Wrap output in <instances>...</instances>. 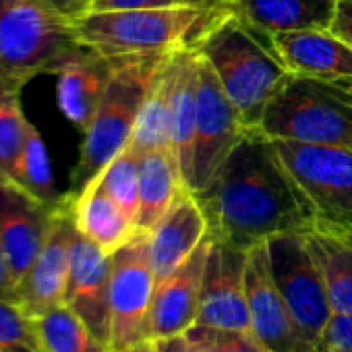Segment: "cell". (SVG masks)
Returning <instances> with one entry per match:
<instances>
[{
    "instance_id": "1",
    "label": "cell",
    "mask_w": 352,
    "mask_h": 352,
    "mask_svg": "<svg viewBox=\"0 0 352 352\" xmlns=\"http://www.w3.org/2000/svg\"><path fill=\"white\" fill-rule=\"evenodd\" d=\"M193 195L206 214L208 236L234 249L249 251L317 226L311 204L261 129H247L210 187Z\"/></svg>"
},
{
    "instance_id": "2",
    "label": "cell",
    "mask_w": 352,
    "mask_h": 352,
    "mask_svg": "<svg viewBox=\"0 0 352 352\" xmlns=\"http://www.w3.org/2000/svg\"><path fill=\"white\" fill-rule=\"evenodd\" d=\"M195 50L216 71L243 124L259 129L270 102L290 77L272 38L230 11Z\"/></svg>"
},
{
    "instance_id": "3",
    "label": "cell",
    "mask_w": 352,
    "mask_h": 352,
    "mask_svg": "<svg viewBox=\"0 0 352 352\" xmlns=\"http://www.w3.org/2000/svg\"><path fill=\"white\" fill-rule=\"evenodd\" d=\"M230 11L183 5L160 9L94 11L73 21L77 42L106 56H147L195 50Z\"/></svg>"
},
{
    "instance_id": "4",
    "label": "cell",
    "mask_w": 352,
    "mask_h": 352,
    "mask_svg": "<svg viewBox=\"0 0 352 352\" xmlns=\"http://www.w3.org/2000/svg\"><path fill=\"white\" fill-rule=\"evenodd\" d=\"M172 54L122 56L106 94L83 133L79 162L73 170V195H79L96 176L129 145L141 106Z\"/></svg>"
},
{
    "instance_id": "5",
    "label": "cell",
    "mask_w": 352,
    "mask_h": 352,
    "mask_svg": "<svg viewBox=\"0 0 352 352\" xmlns=\"http://www.w3.org/2000/svg\"><path fill=\"white\" fill-rule=\"evenodd\" d=\"M73 21L50 0H0V79L23 89L52 75L77 46Z\"/></svg>"
},
{
    "instance_id": "6",
    "label": "cell",
    "mask_w": 352,
    "mask_h": 352,
    "mask_svg": "<svg viewBox=\"0 0 352 352\" xmlns=\"http://www.w3.org/2000/svg\"><path fill=\"white\" fill-rule=\"evenodd\" d=\"M259 129L270 139L352 147V89L290 73Z\"/></svg>"
},
{
    "instance_id": "7",
    "label": "cell",
    "mask_w": 352,
    "mask_h": 352,
    "mask_svg": "<svg viewBox=\"0 0 352 352\" xmlns=\"http://www.w3.org/2000/svg\"><path fill=\"white\" fill-rule=\"evenodd\" d=\"M323 230L352 236V147L274 139Z\"/></svg>"
},
{
    "instance_id": "8",
    "label": "cell",
    "mask_w": 352,
    "mask_h": 352,
    "mask_svg": "<svg viewBox=\"0 0 352 352\" xmlns=\"http://www.w3.org/2000/svg\"><path fill=\"white\" fill-rule=\"evenodd\" d=\"M267 255L274 282L292 315L302 352H311L333 311L321 270L309 249L307 232L270 239Z\"/></svg>"
},
{
    "instance_id": "9",
    "label": "cell",
    "mask_w": 352,
    "mask_h": 352,
    "mask_svg": "<svg viewBox=\"0 0 352 352\" xmlns=\"http://www.w3.org/2000/svg\"><path fill=\"white\" fill-rule=\"evenodd\" d=\"M157 280L149 259L147 232H137L112 253L110 352L147 340V319Z\"/></svg>"
},
{
    "instance_id": "10",
    "label": "cell",
    "mask_w": 352,
    "mask_h": 352,
    "mask_svg": "<svg viewBox=\"0 0 352 352\" xmlns=\"http://www.w3.org/2000/svg\"><path fill=\"white\" fill-rule=\"evenodd\" d=\"M245 133L247 126L228 100L216 71L199 54L193 174L189 185L191 193H199L210 187Z\"/></svg>"
},
{
    "instance_id": "11",
    "label": "cell",
    "mask_w": 352,
    "mask_h": 352,
    "mask_svg": "<svg viewBox=\"0 0 352 352\" xmlns=\"http://www.w3.org/2000/svg\"><path fill=\"white\" fill-rule=\"evenodd\" d=\"M60 208L46 206L17 183L0 179V247L15 288L42 251Z\"/></svg>"
},
{
    "instance_id": "12",
    "label": "cell",
    "mask_w": 352,
    "mask_h": 352,
    "mask_svg": "<svg viewBox=\"0 0 352 352\" xmlns=\"http://www.w3.org/2000/svg\"><path fill=\"white\" fill-rule=\"evenodd\" d=\"M245 267L247 251L212 241L204 272L199 315L195 325L251 331L245 290Z\"/></svg>"
},
{
    "instance_id": "13",
    "label": "cell",
    "mask_w": 352,
    "mask_h": 352,
    "mask_svg": "<svg viewBox=\"0 0 352 352\" xmlns=\"http://www.w3.org/2000/svg\"><path fill=\"white\" fill-rule=\"evenodd\" d=\"M245 290L251 331L263 348L267 352H302L296 325L270 270L267 243L247 251Z\"/></svg>"
},
{
    "instance_id": "14",
    "label": "cell",
    "mask_w": 352,
    "mask_h": 352,
    "mask_svg": "<svg viewBox=\"0 0 352 352\" xmlns=\"http://www.w3.org/2000/svg\"><path fill=\"white\" fill-rule=\"evenodd\" d=\"M75 232L77 226L73 220L71 193V199L56 212L42 251L17 288V302L25 309L28 315H38L65 302Z\"/></svg>"
},
{
    "instance_id": "15",
    "label": "cell",
    "mask_w": 352,
    "mask_h": 352,
    "mask_svg": "<svg viewBox=\"0 0 352 352\" xmlns=\"http://www.w3.org/2000/svg\"><path fill=\"white\" fill-rule=\"evenodd\" d=\"M122 56H106L94 48L77 44L54 69L56 102L65 118L81 133L87 131L106 87Z\"/></svg>"
},
{
    "instance_id": "16",
    "label": "cell",
    "mask_w": 352,
    "mask_h": 352,
    "mask_svg": "<svg viewBox=\"0 0 352 352\" xmlns=\"http://www.w3.org/2000/svg\"><path fill=\"white\" fill-rule=\"evenodd\" d=\"M210 245L212 239L206 236V241L179 270L157 282L147 319V340L179 336L197 323Z\"/></svg>"
},
{
    "instance_id": "17",
    "label": "cell",
    "mask_w": 352,
    "mask_h": 352,
    "mask_svg": "<svg viewBox=\"0 0 352 352\" xmlns=\"http://www.w3.org/2000/svg\"><path fill=\"white\" fill-rule=\"evenodd\" d=\"M110 274L112 255L77 230L65 302L106 344H110Z\"/></svg>"
},
{
    "instance_id": "18",
    "label": "cell",
    "mask_w": 352,
    "mask_h": 352,
    "mask_svg": "<svg viewBox=\"0 0 352 352\" xmlns=\"http://www.w3.org/2000/svg\"><path fill=\"white\" fill-rule=\"evenodd\" d=\"M208 236V220L189 191L176 201L147 232L149 259L155 280L162 282L174 270H179Z\"/></svg>"
},
{
    "instance_id": "19",
    "label": "cell",
    "mask_w": 352,
    "mask_h": 352,
    "mask_svg": "<svg viewBox=\"0 0 352 352\" xmlns=\"http://www.w3.org/2000/svg\"><path fill=\"white\" fill-rule=\"evenodd\" d=\"M272 42L288 73L331 83H352V48L329 30L278 34Z\"/></svg>"
},
{
    "instance_id": "20",
    "label": "cell",
    "mask_w": 352,
    "mask_h": 352,
    "mask_svg": "<svg viewBox=\"0 0 352 352\" xmlns=\"http://www.w3.org/2000/svg\"><path fill=\"white\" fill-rule=\"evenodd\" d=\"M197 81H199V52L197 50L176 52L172 56L170 149L181 166L187 185H191V174H193Z\"/></svg>"
},
{
    "instance_id": "21",
    "label": "cell",
    "mask_w": 352,
    "mask_h": 352,
    "mask_svg": "<svg viewBox=\"0 0 352 352\" xmlns=\"http://www.w3.org/2000/svg\"><path fill=\"white\" fill-rule=\"evenodd\" d=\"M338 0H239L232 11L257 32L274 38L288 32L329 30Z\"/></svg>"
},
{
    "instance_id": "22",
    "label": "cell",
    "mask_w": 352,
    "mask_h": 352,
    "mask_svg": "<svg viewBox=\"0 0 352 352\" xmlns=\"http://www.w3.org/2000/svg\"><path fill=\"white\" fill-rule=\"evenodd\" d=\"M189 191L191 189L172 149H155L143 153L139 164L137 230L149 232L155 222Z\"/></svg>"
},
{
    "instance_id": "23",
    "label": "cell",
    "mask_w": 352,
    "mask_h": 352,
    "mask_svg": "<svg viewBox=\"0 0 352 352\" xmlns=\"http://www.w3.org/2000/svg\"><path fill=\"white\" fill-rule=\"evenodd\" d=\"M73 220L85 239L110 255L139 232L135 220L118 208L96 181H91L79 195H73Z\"/></svg>"
},
{
    "instance_id": "24",
    "label": "cell",
    "mask_w": 352,
    "mask_h": 352,
    "mask_svg": "<svg viewBox=\"0 0 352 352\" xmlns=\"http://www.w3.org/2000/svg\"><path fill=\"white\" fill-rule=\"evenodd\" d=\"M309 249L321 270L333 313H352V236L313 228Z\"/></svg>"
},
{
    "instance_id": "25",
    "label": "cell",
    "mask_w": 352,
    "mask_h": 352,
    "mask_svg": "<svg viewBox=\"0 0 352 352\" xmlns=\"http://www.w3.org/2000/svg\"><path fill=\"white\" fill-rule=\"evenodd\" d=\"M30 317L46 352H110L108 344L67 302Z\"/></svg>"
},
{
    "instance_id": "26",
    "label": "cell",
    "mask_w": 352,
    "mask_h": 352,
    "mask_svg": "<svg viewBox=\"0 0 352 352\" xmlns=\"http://www.w3.org/2000/svg\"><path fill=\"white\" fill-rule=\"evenodd\" d=\"M174 56V54H172ZM170 102H172V58L151 85L129 147L139 155L155 149H170Z\"/></svg>"
},
{
    "instance_id": "27",
    "label": "cell",
    "mask_w": 352,
    "mask_h": 352,
    "mask_svg": "<svg viewBox=\"0 0 352 352\" xmlns=\"http://www.w3.org/2000/svg\"><path fill=\"white\" fill-rule=\"evenodd\" d=\"M13 183H17L30 195H34L36 199H40L42 204L52 206V208H60L71 199V193H60L56 189L48 147L32 122L28 126L25 145H23L21 157L15 168Z\"/></svg>"
},
{
    "instance_id": "28",
    "label": "cell",
    "mask_w": 352,
    "mask_h": 352,
    "mask_svg": "<svg viewBox=\"0 0 352 352\" xmlns=\"http://www.w3.org/2000/svg\"><path fill=\"white\" fill-rule=\"evenodd\" d=\"M30 120L21 108V87L0 79V179L13 181Z\"/></svg>"
},
{
    "instance_id": "29",
    "label": "cell",
    "mask_w": 352,
    "mask_h": 352,
    "mask_svg": "<svg viewBox=\"0 0 352 352\" xmlns=\"http://www.w3.org/2000/svg\"><path fill=\"white\" fill-rule=\"evenodd\" d=\"M139 164L141 155L126 145L94 179L98 187L135 220V224L139 212Z\"/></svg>"
},
{
    "instance_id": "30",
    "label": "cell",
    "mask_w": 352,
    "mask_h": 352,
    "mask_svg": "<svg viewBox=\"0 0 352 352\" xmlns=\"http://www.w3.org/2000/svg\"><path fill=\"white\" fill-rule=\"evenodd\" d=\"M0 352H46L32 317L11 298L0 296Z\"/></svg>"
},
{
    "instance_id": "31",
    "label": "cell",
    "mask_w": 352,
    "mask_h": 352,
    "mask_svg": "<svg viewBox=\"0 0 352 352\" xmlns=\"http://www.w3.org/2000/svg\"><path fill=\"white\" fill-rule=\"evenodd\" d=\"M185 333L206 352H267L263 344L253 336V331L245 329L193 325Z\"/></svg>"
},
{
    "instance_id": "32",
    "label": "cell",
    "mask_w": 352,
    "mask_h": 352,
    "mask_svg": "<svg viewBox=\"0 0 352 352\" xmlns=\"http://www.w3.org/2000/svg\"><path fill=\"white\" fill-rule=\"evenodd\" d=\"M311 352H352V313H333Z\"/></svg>"
},
{
    "instance_id": "33",
    "label": "cell",
    "mask_w": 352,
    "mask_h": 352,
    "mask_svg": "<svg viewBox=\"0 0 352 352\" xmlns=\"http://www.w3.org/2000/svg\"><path fill=\"white\" fill-rule=\"evenodd\" d=\"M329 32L352 48V0H338Z\"/></svg>"
},
{
    "instance_id": "34",
    "label": "cell",
    "mask_w": 352,
    "mask_h": 352,
    "mask_svg": "<svg viewBox=\"0 0 352 352\" xmlns=\"http://www.w3.org/2000/svg\"><path fill=\"white\" fill-rule=\"evenodd\" d=\"M176 0H96L94 11H122V9H160L172 7Z\"/></svg>"
},
{
    "instance_id": "35",
    "label": "cell",
    "mask_w": 352,
    "mask_h": 352,
    "mask_svg": "<svg viewBox=\"0 0 352 352\" xmlns=\"http://www.w3.org/2000/svg\"><path fill=\"white\" fill-rule=\"evenodd\" d=\"M155 342H157V352H206L187 333H179V336L155 340Z\"/></svg>"
},
{
    "instance_id": "36",
    "label": "cell",
    "mask_w": 352,
    "mask_h": 352,
    "mask_svg": "<svg viewBox=\"0 0 352 352\" xmlns=\"http://www.w3.org/2000/svg\"><path fill=\"white\" fill-rule=\"evenodd\" d=\"M50 3L71 21L81 19L83 15L91 13L96 0H50Z\"/></svg>"
},
{
    "instance_id": "37",
    "label": "cell",
    "mask_w": 352,
    "mask_h": 352,
    "mask_svg": "<svg viewBox=\"0 0 352 352\" xmlns=\"http://www.w3.org/2000/svg\"><path fill=\"white\" fill-rule=\"evenodd\" d=\"M239 0H176V5L204 9V11H232Z\"/></svg>"
},
{
    "instance_id": "38",
    "label": "cell",
    "mask_w": 352,
    "mask_h": 352,
    "mask_svg": "<svg viewBox=\"0 0 352 352\" xmlns=\"http://www.w3.org/2000/svg\"><path fill=\"white\" fill-rule=\"evenodd\" d=\"M0 296L17 300V288H15V282L9 274V267H7V261L3 255V247H0Z\"/></svg>"
},
{
    "instance_id": "39",
    "label": "cell",
    "mask_w": 352,
    "mask_h": 352,
    "mask_svg": "<svg viewBox=\"0 0 352 352\" xmlns=\"http://www.w3.org/2000/svg\"><path fill=\"white\" fill-rule=\"evenodd\" d=\"M120 352H157V342L155 340H141Z\"/></svg>"
},
{
    "instance_id": "40",
    "label": "cell",
    "mask_w": 352,
    "mask_h": 352,
    "mask_svg": "<svg viewBox=\"0 0 352 352\" xmlns=\"http://www.w3.org/2000/svg\"><path fill=\"white\" fill-rule=\"evenodd\" d=\"M346 85H348V87H350V89H352V83H346Z\"/></svg>"
}]
</instances>
